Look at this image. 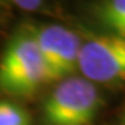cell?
<instances>
[{"label":"cell","mask_w":125,"mask_h":125,"mask_svg":"<svg viewBox=\"0 0 125 125\" xmlns=\"http://www.w3.org/2000/svg\"><path fill=\"white\" fill-rule=\"evenodd\" d=\"M50 82L49 72L29 28L14 33L0 57V90L27 97Z\"/></svg>","instance_id":"cell-1"},{"label":"cell","mask_w":125,"mask_h":125,"mask_svg":"<svg viewBox=\"0 0 125 125\" xmlns=\"http://www.w3.org/2000/svg\"><path fill=\"white\" fill-rule=\"evenodd\" d=\"M100 106L94 83L83 76H68L46 97L42 111L47 125H92Z\"/></svg>","instance_id":"cell-2"},{"label":"cell","mask_w":125,"mask_h":125,"mask_svg":"<svg viewBox=\"0 0 125 125\" xmlns=\"http://www.w3.org/2000/svg\"><path fill=\"white\" fill-rule=\"evenodd\" d=\"M78 70L94 85L125 83V38L96 36L82 43Z\"/></svg>","instance_id":"cell-3"},{"label":"cell","mask_w":125,"mask_h":125,"mask_svg":"<svg viewBox=\"0 0 125 125\" xmlns=\"http://www.w3.org/2000/svg\"><path fill=\"white\" fill-rule=\"evenodd\" d=\"M40 56L45 61L49 81H62L78 70V56L82 46L79 36L61 25L29 27Z\"/></svg>","instance_id":"cell-4"},{"label":"cell","mask_w":125,"mask_h":125,"mask_svg":"<svg viewBox=\"0 0 125 125\" xmlns=\"http://www.w3.org/2000/svg\"><path fill=\"white\" fill-rule=\"evenodd\" d=\"M94 15L113 35L125 38V0H99Z\"/></svg>","instance_id":"cell-5"},{"label":"cell","mask_w":125,"mask_h":125,"mask_svg":"<svg viewBox=\"0 0 125 125\" xmlns=\"http://www.w3.org/2000/svg\"><path fill=\"white\" fill-rule=\"evenodd\" d=\"M0 125H32L29 113L13 102L0 100Z\"/></svg>","instance_id":"cell-6"},{"label":"cell","mask_w":125,"mask_h":125,"mask_svg":"<svg viewBox=\"0 0 125 125\" xmlns=\"http://www.w3.org/2000/svg\"><path fill=\"white\" fill-rule=\"evenodd\" d=\"M10 1L21 10H27V11H35L43 4V0H10Z\"/></svg>","instance_id":"cell-7"},{"label":"cell","mask_w":125,"mask_h":125,"mask_svg":"<svg viewBox=\"0 0 125 125\" xmlns=\"http://www.w3.org/2000/svg\"><path fill=\"white\" fill-rule=\"evenodd\" d=\"M118 125H125V111L122 113V115H121V120L118 122Z\"/></svg>","instance_id":"cell-8"}]
</instances>
